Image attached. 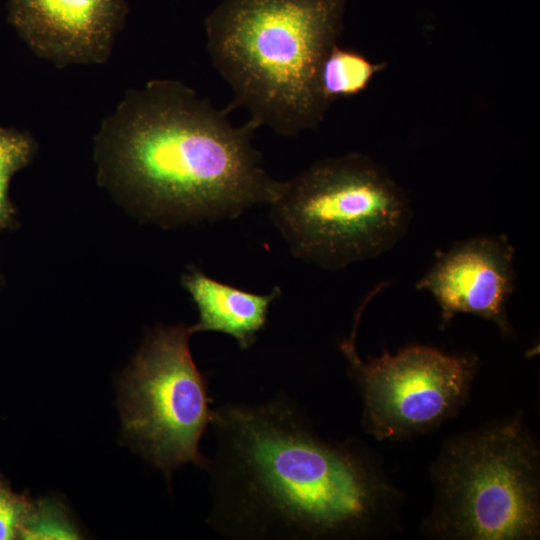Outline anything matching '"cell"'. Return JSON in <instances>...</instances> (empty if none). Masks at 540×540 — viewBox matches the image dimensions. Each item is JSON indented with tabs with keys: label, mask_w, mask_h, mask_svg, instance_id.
<instances>
[{
	"label": "cell",
	"mask_w": 540,
	"mask_h": 540,
	"mask_svg": "<svg viewBox=\"0 0 540 540\" xmlns=\"http://www.w3.org/2000/svg\"><path fill=\"white\" fill-rule=\"evenodd\" d=\"M33 503L14 493L0 478V540L20 538Z\"/></svg>",
	"instance_id": "obj_14"
},
{
	"label": "cell",
	"mask_w": 540,
	"mask_h": 540,
	"mask_svg": "<svg viewBox=\"0 0 540 540\" xmlns=\"http://www.w3.org/2000/svg\"><path fill=\"white\" fill-rule=\"evenodd\" d=\"M349 338L339 344L348 375L362 399V425L377 440H403L439 427L455 417L469 399L480 359L472 352L448 354L426 345L407 346L391 355L362 359L356 349L361 314Z\"/></svg>",
	"instance_id": "obj_7"
},
{
	"label": "cell",
	"mask_w": 540,
	"mask_h": 540,
	"mask_svg": "<svg viewBox=\"0 0 540 540\" xmlns=\"http://www.w3.org/2000/svg\"><path fill=\"white\" fill-rule=\"evenodd\" d=\"M420 530L441 540H535L540 451L520 413L448 439L430 469Z\"/></svg>",
	"instance_id": "obj_4"
},
{
	"label": "cell",
	"mask_w": 540,
	"mask_h": 540,
	"mask_svg": "<svg viewBox=\"0 0 540 540\" xmlns=\"http://www.w3.org/2000/svg\"><path fill=\"white\" fill-rule=\"evenodd\" d=\"M344 0H222L205 20L212 63L257 127L315 129L329 104L321 64L342 28Z\"/></svg>",
	"instance_id": "obj_3"
},
{
	"label": "cell",
	"mask_w": 540,
	"mask_h": 540,
	"mask_svg": "<svg viewBox=\"0 0 540 540\" xmlns=\"http://www.w3.org/2000/svg\"><path fill=\"white\" fill-rule=\"evenodd\" d=\"M181 282L199 314V321L192 325L194 332L229 335L242 350L256 342L267 323L271 304L281 295L279 287L266 294L244 291L220 282L196 267H190Z\"/></svg>",
	"instance_id": "obj_10"
},
{
	"label": "cell",
	"mask_w": 540,
	"mask_h": 540,
	"mask_svg": "<svg viewBox=\"0 0 540 540\" xmlns=\"http://www.w3.org/2000/svg\"><path fill=\"white\" fill-rule=\"evenodd\" d=\"M175 80L128 91L95 137L99 182L143 217L165 226L238 217L271 204L282 182L261 167L251 120Z\"/></svg>",
	"instance_id": "obj_2"
},
{
	"label": "cell",
	"mask_w": 540,
	"mask_h": 540,
	"mask_svg": "<svg viewBox=\"0 0 540 540\" xmlns=\"http://www.w3.org/2000/svg\"><path fill=\"white\" fill-rule=\"evenodd\" d=\"M22 539H78L80 533L65 507L54 500L33 503L22 529Z\"/></svg>",
	"instance_id": "obj_13"
},
{
	"label": "cell",
	"mask_w": 540,
	"mask_h": 540,
	"mask_svg": "<svg viewBox=\"0 0 540 540\" xmlns=\"http://www.w3.org/2000/svg\"><path fill=\"white\" fill-rule=\"evenodd\" d=\"M208 523L235 539L354 540L398 528L402 494L359 441H327L292 401L213 410Z\"/></svg>",
	"instance_id": "obj_1"
},
{
	"label": "cell",
	"mask_w": 540,
	"mask_h": 540,
	"mask_svg": "<svg viewBox=\"0 0 540 540\" xmlns=\"http://www.w3.org/2000/svg\"><path fill=\"white\" fill-rule=\"evenodd\" d=\"M269 206L292 254L328 270L392 249L412 217L406 193L360 153L318 161L283 181Z\"/></svg>",
	"instance_id": "obj_5"
},
{
	"label": "cell",
	"mask_w": 540,
	"mask_h": 540,
	"mask_svg": "<svg viewBox=\"0 0 540 540\" xmlns=\"http://www.w3.org/2000/svg\"><path fill=\"white\" fill-rule=\"evenodd\" d=\"M385 64L372 63L358 51L332 46L325 56L319 73V88L330 105L340 97L355 96L367 89L376 73Z\"/></svg>",
	"instance_id": "obj_11"
},
{
	"label": "cell",
	"mask_w": 540,
	"mask_h": 540,
	"mask_svg": "<svg viewBox=\"0 0 540 540\" xmlns=\"http://www.w3.org/2000/svg\"><path fill=\"white\" fill-rule=\"evenodd\" d=\"M515 254L502 234L461 240L436 255L415 287L437 301L441 329L465 313L493 322L504 336L512 334L507 305L515 288Z\"/></svg>",
	"instance_id": "obj_8"
},
{
	"label": "cell",
	"mask_w": 540,
	"mask_h": 540,
	"mask_svg": "<svg viewBox=\"0 0 540 540\" xmlns=\"http://www.w3.org/2000/svg\"><path fill=\"white\" fill-rule=\"evenodd\" d=\"M36 150V140L29 132L0 126V232L17 224L16 208L9 195L10 181L32 161Z\"/></svg>",
	"instance_id": "obj_12"
},
{
	"label": "cell",
	"mask_w": 540,
	"mask_h": 540,
	"mask_svg": "<svg viewBox=\"0 0 540 540\" xmlns=\"http://www.w3.org/2000/svg\"><path fill=\"white\" fill-rule=\"evenodd\" d=\"M126 14V0H8L7 20L37 56L64 67L105 62Z\"/></svg>",
	"instance_id": "obj_9"
},
{
	"label": "cell",
	"mask_w": 540,
	"mask_h": 540,
	"mask_svg": "<svg viewBox=\"0 0 540 540\" xmlns=\"http://www.w3.org/2000/svg\"><path fill=\"white\" fill-rule=\"evenodd\" d=\"M192 325L158 326L146 336L120 382L123 432L168 481L179 466L208 470L200 441L211 425L209 381L189 347Z\"/></svg>",
	"instance_id": "obj_6"
}]
</instances>
